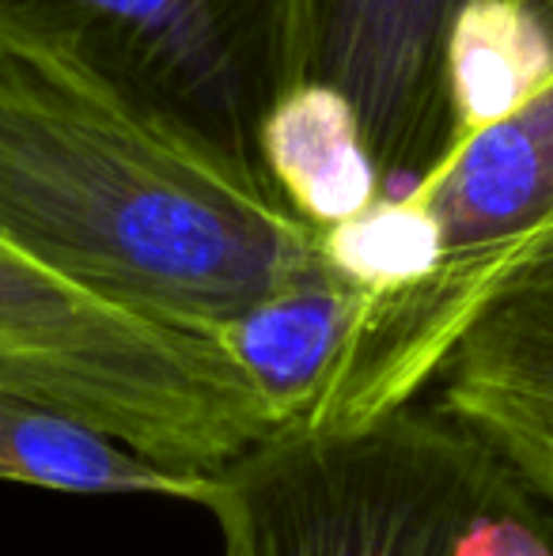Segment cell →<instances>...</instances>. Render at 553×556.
<instances>
[{"instance_id":"8","label":"cell","mask_w":553,"mask_h":556,"mask_svg":"<svg viewBox=\"0 0 553 556\" xmlns=\"http://www.w3.org/2000/svg\"><path fill=\"white\" fill-rule=\"evenodd\" d=\"M368 303V292L323 265L216 330L213 341L280 428L303 425L323 402Z\"/></svg>"},{"instance_id":"2","label":"cell","mask_w":553,"mask_h":556,"mask_svg":"<svg viewBox=\"0 0 553 556\" xmlns=\"http://www.w3.org/2000/svg\"><path fill=\"white\" fill-rule=\"evenodd\" d=\"M224 556H553V515L428 402L288 425L205 477Z\"/></svg>"},{"instance_id":"1","label":"cell","mask_w":553,"mask_h":556,"mask_svg":"<svg viewBox=\"0 0 553 556\" xmlns=\"http://www.w3.org/2000/svg\"><path fill=\"white\" fill-rule=\"evenodd\" d=\"M0 239L84 292L216 337L326 265L266 167L84 61L0 38Z\"/></svg>"},{"instance_id":"11","label":"cell","mask_w":553,"mask_h":556,"mask_svg":"<svg viewBox=\"0 0 553 556\" xmlns=\"http://www.w3.org/2000/svg\"><path fill=\"white\" fill-rule=\"evenodd\" d=\"M512 12L519 15L531 38L542 46V53L550 58V68H553V0H504Z\"/></svg>"},{"instance_id":"7","label":"cell","mask_w":553,"mask_h":556,"mask_svg":"<svg viewBox=\"0 0 553 556\" xmlns=\"http://www.w3.org/2000/svg\"><path fill=\"white\" fill-rule=\"evenodd\" d=\"M432 390L553 515V247L497 280Z\"/></svg>"},{"instance_id":"4","label":"cell","mask_w":553,"mask_h":556,"mask_svg":"<svg viewBox=\"0 0 553 556\" xmlns=\"http://www.w3.org/2000/svg\"><path fill=\"white\" fill-rule=\"evenodd\" d=\"M402 201L428 231L436 273L417 292L368 303L303 425L345 428L420 402L497 280L553 247V73L458 140Z\"/></svg>"},{"instance_id":"9","label":"cell","mask_w":553,"mask_h":556,"mask_svg":"<svg viewBox=\"0 0 553 556\" xmlns=\"http://www.w3.org/2000/svg\"><path fill=\"white\" fill-rule=\"evenodd\" d=\"M209 473H175L76 417L0 390V481L68 496H167L201 504Z\"/></svg>"},{"instance_id":"5","label":"cell","mask_w":553,"mask_h":556,"mask_svg":"<svg viewBox=\"0 0 553 556\" xmlns=\"http://www.w3.org/2000/svg\"><path fill=\"white\" fill-rule=\"evenodd\" d=\"M323 23L326 0H0V38L68 53L259 167Z\"/></svg>"},{"instance_id":"10","label":"cell","mask_w":553,"mask_h":556,"mask_svg":"<svg viewBox=\"0 0 553 556\" xmlns=\"http://www.w3.org/2000/svg\"><path fill=\"white\" fill-rule=\"evenodd\" d=\"M262 167L292 213L315 231L356 220L384 198L356 117L323 84H307L269 117L262 132Z\"/></svg>"},{"instance_id":"3","label":"cell","mask_w":553,"mask_h":556,"mask_svg":"<svg viewBox=\"0 0 553 556\" xmlns=\"http://www.w3.org/2000/svg\"><path fill=\"white\" fill-rule=\"evenodd\" d=\"M0 390L76 417L175 473L280 432L213 337L114 307L0 239Z\"/></svg>"},{"instance_id":"6","label":"cell","mask_w":553,"mask_h":556,"mask_svg":"<svg viewBox=\"0 0 553 556\" xmlns=\"http://www.w3.org/2000/svg\"><path fill=\"white\" fill-rule=\"evenodd\" d=\"M478 0H326L315 80L349 106L384 198L451 152V46Z\"/></svg>"}]
</instances>
